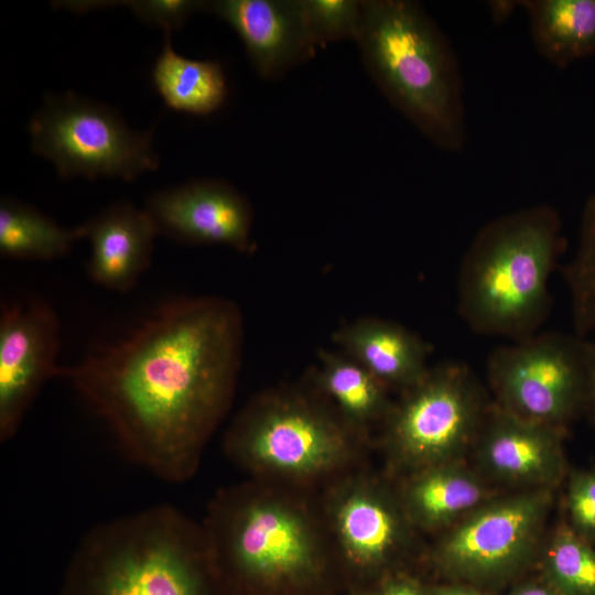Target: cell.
<instances>
[{
	"label": "cell",
	"mask_w": 595,
	"mask_h": 595,
	"mask_svg": "<svg viewBox=\"0 0 595 595\" xmlns=\"http://www.w3.org/2000/svg\"><path fill=\"white\" fill-rule=\"evenodd\" d=\"M242 320L215 296L170 300L120 339L58 367L122 452L161 480L197 470L226 415L240 364Z\"/></svg>",
	"instance_id": "6da1fadb"
},
{
	"label": "cell",
	"mask_w": 595,
	"mask_h": 595,
	"mask_svg": "<svg viewBox=\"0 0 595 595\" xmlns=\"http://www.w3.org/2000/svg\"><path fill=\"white\" fill-rule=\"evenodd\" d=\"M304 493L250 479L215 495L202 527L229 595H331L338 567Z\"/></svg>",
	"instance_id": "7a4b0ae2"
},
{
	"label": "cell",
	"mask_w": 595,
	"mask_h": 595,
	"mask_svg": "<svg viewBox=\"0 0 595 595\" xmlns=\"http://www.w3.org/2000/svg\"><path fill=\"white\" fill-rule=\"evenodd\" d=\"M58 595H229L202 524L159 504L102 521L79 540Z\"/></svg>",
	"instance_id": "3957f363"
},
{
	"label": "cell",
	"mask_w": 595,
	"mask_h": 595,
	"mask_svg": "<svg viewBox=\"0 0 595 595\" xmlns=\"http://www.w3.org/2000/svg\"><path fill=\"white\" fill-rule=\"evenodd\" d=\"M564 241L552 206H529L484 225L457 274V311L475 333L511 342L539 332L550 307L549 281Z\"/></svg>",
	"instance_id": "277c9868"
},
{
	"label": "cell",
	"mask_w": 595,
	"mask_h": 595,
	"mask_svg": "<svg viewBox=\"0 0 595 595\" xmlns=\"http://www.w3.org/2000/svg\"><path fill=\"white\" fill-rule=\"evenodd\" d=\"M355 41L390 102L435 145L462 150L466 126L458 62L422 7L409 0L361 1Z\"/></svg>",
	"instance_id": "5b68a950"
},
{
	"label": "cell",
	"mask_w": 595,
	"mask_h": 595,
	"mask_svg": "<svg viewBox=\"0 0 595 595\" xmlns=\"http://www.w3.org/2000/svg\"><path fill=\"white\" fill-rule=\"evenodd\" d=\"M367 441L313 385L255 397L224 437L226 455L251 479L305 490L358 467Z\"/></svg>",
	"instance_id": "8992f818"
},
{
	"label": "cell",
	"mask_w": 595,
	"mask_h": 595,
	"mask_svg": "<svg viewBox=\"0 0 595 595\" xmlns=\"http://www.w3.org/2000/svg\"><path fill=\"white\" fill-rule=\"evenodd\" d=\"M491 402L466 364L431 367L401 393L382 423L381 444L393 472L462 459L473 447Z\"/></svg>",
	"instance_id": "52a82bcc"
},
{
	"label": "cell",
	"mask_w": 595,
	"mask_h": 595,
	"mask_svg": "<svg viewBox=\"0 0 595 595\" xmlns=\"http://www.w3.org/2000/svg\"><path fill=\"white\" fill-rule=\"evenodd\" d=\"M554 488L495 495L442 532L431 559L453 582L477 587L519 575L540 552Z\"/></svg>",
	"instance_id": "ba28073f"
},
{
	"label": "cell",
	"mask_w": 595,
	"mask_h": 595,
	"mask_svg": "<svg viewBox=\"0 0 595 595\" xmlns=\"http://www.w3.org/2000/svg\"><path fill=\"white\" fill-rule=\"evenodd\" d=\"M29 132L32 151L50 160L62 178L133 181L160 165L153 129L137 132L107 105L71 91L47 94Z\"/></svg>",
	"instance_id": "9c48e42d"
},
{
	"label": "cell",
	"mask_w": 595,
	"mask_h": 595,
	"mask_svg": "<svg viewBox=\"0 0 595 595\" xmlns=\"http://www.w3.org/2000/svg\"><path fill=\"white\" fill-rule=\"evenodd\" d=\"M486 366L493 403L501 410L563 430L583 415L588 338L538 332L493 349Z\"/></svg>",
	"instance_id": "30bf717a"
},
{
	"label": "cell",
	"mask_w": 595,
	"mask_h": 595,
	"mask_svg": "<svg viewBox=\"0 0 595 595\" xmlns=\"http://www.w3.org/2000/svg\"><path fill=\"white\" fill-rule=\"evenodd\" d=\"M335 561L350 583V593L364 595L412 547L416 530L398 493L358 467L325 486L320 507Z\"/></svg>",
	"instance_id": "8fae6325"
},
{
	"label": "cell",
	"mask_w": 595,
	"mask_h": 595,
	"mask_svg": "<svg viewBox=\"0 0 595 595\" xmlns=\"http://www.w3.org/2000/svg\"><path fill=\"white\" fill-rule=\"evenodd\" d=\"M60 321L45 302L3 304L0 315V441L18 432L42 386L56 377Z\"/></svg>",
	"instance_id": "7c38bea8"
},
{
	"label": "cell",
	"mask_w": 595,
	"mask_h": 595,
	"mask_svg": "<svg viewBox=\"0 0 595 595\" xmlns=\"http://www.w3.org/2000/svg\"><path fill=\"white\" fill-rule=\"evenodd\" d=\"M565 431L526 421L491 402L473 445L476 468L487 480L517 489L555 488L569 473Z\"/></svg>",
	"instance_id": "4fadbf2b"
},
{
	"label": "cell",
	"mask_w": 595,
	"mask_h": 595,
	"mask_svg": "<svg viewBox=\"0 0 595 595\" xmlns=\"http://www.w3.org/2000/svg\"><path fill=\"white\" fill-rule=\"evenodd\" d=\"M144 210L158 234L187 244L250 249L251 209L229 184L197 180L153 193Z\"/></svg>",
	"instance_id": "5bb4252c"
},
{
	"label": "cell",
	"mask_w": 595,
	"mask_h": 595,
	"mask_svg": "<svg viewBox=\"0 0 595 595\" xmlns=\"http://www.w3.org/2000/svg\"><path fill=\"white\" fill-rule=\"evenodd\" d=\"M205 10L232 26L261 77H279L315 54L300 0L206 1Z\"/></svg>",
	"instance_id": "9a60e30c"
},
{
	"label": "cell",
	"mask_w": 595,
	"mask_h": 595,
	"mask_svg": "<svg viewBox=\"0 0 595 595\" xmlns=\"http://www.w3.org/2000/svg\"><path fill=\"white\" fill-rule=\"evenodd\" d=\"M79 229L91 247L87 261L90 279L117 292L129 291L149 268L159 235L144 208L129 202L105 208Z\"/></svg>",
	"instance_id": "2e32d148"
},
{
	"label": "cell",
	"mask_w": 595,
	"mask_h": 595,
	"mask_svg": "<svg viewBox=\"0 0 595 595\" xmlns=\"http://www.w3.org/2000/svg\"><path fill=\"white\" fill-rule=\"evenodd\" d=\"M397 493L415 529L442 532L495 496L479 470L462 459L404 476Z\"/></svg>",
	"instance_id": "e0dca14e"
},
{
	"label": "cell",
	"mask_w": 595,
	"mask_h": 595,
	"mask_svg": "<svg viewBox=\"0 0 595 595\" xmlns=\"http://www.w3.org/2000/svg\"><path fill=\"white\" fill-rule=\"evenodd\" d=\"M334 342L389 390L402 392L429 372V345L394 322L363 317L343 326Z\"/></svg>",
	"instance_id": "ac0fdd59"
},
{
	"label": "cell",
	"mask_w": 595,
	"mask_h": 595,
	"mask_svg": "<svg viewBox=\"0 0 595 595\" xmlns=\"http://www.w3.org/2000/svg\"><path fill=\"white\" fill-rule=\"evenodd\" d=\"M313 381L344 422L366 440L374 424L383 423L392 403L389 389L345 354L322 350Z\"/></svg>",
	"instance_id": "d6986e66"
},
{
	"label": "cell",
	"mask_w": 595,
	"mask_h": 595,
	"mask_svg": "<svg viewBox=\"0 0 595 595\" xmlns=\"http://www.w3.org/2000/svg\"><path fill=\"white\" fill-rule=\"evenodd\" d=\"M539 54L556 67L595 53V0H524Z\"/></svg>",
	"instance_id": "ffe728a7"
},
{
	"label": "cell",
	"mask_w": 595,
	"mask_h": 595,
	"mask_svg": "<svg viewBox=\"0 0 595 595\" xmlns=\"http://www.w3.org/2000/svg\"><path fill=\"white\" fill-rule=\"evenodd\" d=\"M152 83L167 107L192 115H209L227 96L221 66L214 61L191 60L177 54L165 32L164 43L151 73Z\"/></svg>",
	"instance_id": "44dd1931"
},
{
	"label": "cell",
	"mask_w": 595,
	"mask_h": 595,
	"mask_svg": "<svg viewBox=\"0 0 595 595\" xmlns=\"http://www.w3.org/2000/svg\"><path fill=\"white\" fill-rule=\"evenodd\" d=\"M82 239L79 226L64 228L36 208L13 198L0 203V253L20 260H52Z\"/></svg>",
	"instance_id": "7402d4cb"
},
{
	"label": "cell",
	"mask_w": 595,
	"mask_h": 595,
	"mask_svg": "<svg viewBox=\"0 0 595 595\" xmlns=\"http://www.w3.org/2000/svg\"><path fill=\"white\" fill-rule=\"evenodd\" d=\"M539 554L542 580L561 595H595V545L564 520L542 542Z\"/></svg>",
	"instance_id": "603a6c76"
},
{
	"label": "cell",
	"mask_w": 595,
	"mask_h": 595,
	"mask_svg": "<svg viewBox=\"0 0 595 595\" xmlns=\"http://www.w3.org/2000/svg\"><path fill=\"white\" fill-rule=\"evenodd\" d=\"M575 334L595 336V195L583 209L574 257L563 268Z\"/></svg>",
	"instance_id": "cb8c5ba5"
},
{
	"label": "cell",
	"mask_w": 595,
	"mask_h": 595,
	"mask_svg": "<svg viewBox=\"0 0 595 595\" xmlns=\"http://www.w3.org/2000/svg\"><path fill=\"white\" fill-rule=\"evenodd\" d=\"M300 4L309 35L316 48L331 42L356 39L361 1L300 0Z\"/></svg>",
	"instance_id": "d4e9b609"
},
{
	"label": "cell",
	"mask_w": 595,
	"mask_h": 595,
	"mask_svg": "<svg viewBox=\"0 0 595 595\" xmlns=\"http://www.w3.org/2000/svg\"><path fill=\"white\" fill-rule=\"evenodd\" d=\"M56 8L86 12L96 8L127 7L143 22L158 25L165 32L180 29L195 12L206 8V1L197 0H128V1H58Z\"/></svg>",
	"instance_id": "484cf974"
},
{
	"label": "cell",
	"mask_w": 595,
	"mask_h": 595,
	"mask_svg": "<svg viewBox=\"0 0 595 595\" xmlns=\"http://www.w3.org/2000/svg\"><path fill=\"white\" fill-rule=\"evenodd\" d=\"M563 520L577 536L595 545V467L567 473Z\"/></svg>",
	"instance_id": "4316f807"
},
{
	"label": "cell",
	"mask_w": 595,
	"mask_h": 595,
	"mask_svg": "<svg viewBox=\"0 0 595 595\" xmlns=\"http://www.w3.org/2000/svg\"><path fill=\"white\" fill-rule=\"evenodd\" d=\"M364 595H432V594H431V587L425 586L418 578L399 570L380 578Z\"/></svg>",
	"instance_id": "83f0119b"
},
{
	"label": "cell",
	"mask_w": 595,
	"mask_h": 595,
	"mask_svg": "<svg viewBox=\"0 0 595 595\" xmlns=\"http://www.w3.org/2000/svg\"><path fill=\"white\" fill-rule=\"evenodd\" d=\"M583 415L595 426V336L588 338V368Z\"/></svg>",
	"instance_id": "f1b7e54d"
},
{
	"label": "cell",
	"mask_w": 595,
	"mask_h": 595,
	"mask_svg": "<svg viewBox=\"0 0 595 595\" xmlns=\"http://www.w3.org/2000/svg\"><path fill=\"white\" fill-rule=\"evenodd\" d=\"M432 595H484L479 587L462 583L450 582L446 584H440L431 586Z\"/></svg>",
	"instance_id": "f546056e"
},
{
	"label": "cell",
	"mask_w": 595,
	"mask_h": 595,
	"mask_svg": "<svg viewBox=\"0 0 595 595\" xmlns=\"http://www.w3.org/2000/svg\"><path fill=\"white\" fill-rule=\"evenodd\" d=\"M506 595H561L544 580L529 581L515 586Z\"/></svg>",
	"instance_id": "4dcf8cb0"
},
{
	"label": "cell",
	"mask_w": 595,
	"mask_h": 595,
	"mask_svg": "<svg viewBox=\"0 0 595 595\" xmlns=\"http://www.w3.org/2000/svg\"><path fill=\"white\" fill-rule=\"evenodd\" d=\"M349 595H357V594H353V593H350Z\"/></svg>",
	"instance_id": "1f68e13d"
}]
</instances>
